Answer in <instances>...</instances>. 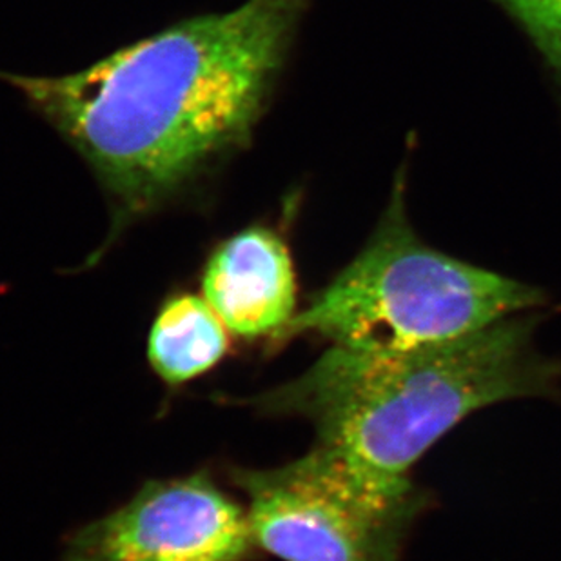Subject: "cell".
<instances>
[{"instance_id":"3","label":"cell","mask_w":561,"mask_h":561,"mask_svg":"<svg viewBox=\"0 0 561 561\" xmlns=\"http://www.w3.org/2000/svg\"><path fill=\"white\" fill-rule=\"evenodd\" d=\"M547 304L536 287L422 242L398 182L364 250L298 309L276 345L318 336L347 350H420Z\"/></svg>"},{"instance_id":"1","label":"cell","mask_w":561,"mask_h":561,"mask_svg":"<svg viewBox=\"0 0 561 561\" xmlns=\"http://www.w3.org/2000/svg\"><path fill=\"white\" fill-rule=\"evenodd\" d=\"M311 0H244L186 16L73 73H0L90 168L133 224L195 195L245 151L270 110Z\"/></svg>"},{"instance_id":"2","label":"cell","mask_w":561,"mask_h":561,"mask_svg":"<svg viewBox=\"0 0 561 561\" xmlns=\"http://www.w3.org/2000/svg\"><path fill=\"white\" fill-rule=\"evenodd\" d=\"M538 323V312H522L420 350L331 345L308 371L250 405L308 420L317 445L362 471L409 478L414 463L472 413L558 391L561 366L536 347Z\"/></svg>"},{"instance_id":"6","label":"cell","mask_w":561,"mask_h":561,"mask_svg":"<svg viewBox=\"0 0 561 561\" xmlns=\"http://www.w3.org/2000/svg\"><path fill=\"white\" fill-rule=\"evenodd\" d=\"M202 297L244 340L275 344L298 312L291 250L273 226L256 222L220 240L202 267Z\"/></svg>"},{"instance_id":"8","label":"cell","mask_w":561,"mask_h":561,"mask_svg":"<svg viewBox=\"0 0 561 561\" xmlns=\"http://www.w3.org/2000/svg\"><path fill=\"white\" fill-rule=\"evenodd\" d=\"M561 73V0H500Z\"/></svg>"},{"instance_id":"4","label":"cell","mask_w":561,"mask_h":561,"mask_svg":"<svg viewBox=\"0 0 561 561\" xmlns=\"http://www.w3.org/2000/svg\"><path fill=\"white\" fill-rule=\"evenodd\" d=\"M254 546L282 561H400L430 494L314 445L275 469H233Z\"/></svg>"},{"instance_id":"7","label":"cell","mask_w":561,"mask_h":561,"mask_svg":"<svg viewBox=\"0 0 561 561\" xmlns=\"http://www.w3.org/2000/svg\"><path fill=\"white\" fill-rule=\"evenodd\" d=\"M228 333L206 298L175 293L160 306L149 331V364L168 386H184L222 362Z\"/></svg>"},{"instance_id":"5","label":"cell","mask_w":561,"mask_h":561,"mask_svg":"<svg viewBox=\"0 0 561 561\" xmlns=\"http://www.w3.org/2000/svg\"><path fill=\"white\" fill-rule=\"evenodd\" d=\"M256 552L245 507L198 471L146 483L75 530L62 561H251Z\"/></svg>"}]
</instances>
